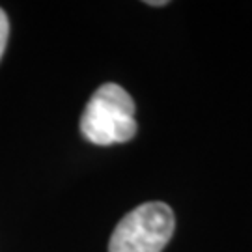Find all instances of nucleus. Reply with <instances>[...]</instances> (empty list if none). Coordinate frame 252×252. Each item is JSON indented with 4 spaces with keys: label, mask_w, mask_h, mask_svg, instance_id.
Masks as SVG:
<instances>
[{
    "label": "nucleus",
    "mask_w": 252,
    "mask_h": 252,
    "mask_svg": "<svg viewBox=\"0 0 252 252\" xmlns=\"http://www.w3.org/2000/svg\"><path fill=\"white\" fill-rule=\"evenodd\" d=\"M81 133L95 146L129 142L136 135L133 97L114 82L99 86L84 107Z\"/></svg>",
    "instance_id": "1"
},
{
    "label": "nucleus",
    "mask_w": 252,
    "mask_h": 252,
    "mask_svg": "<svg viewBox=\"0 0 252 252\" xmlns=\"http://www.w3.org/2000/svg\"><path fill=\"white\" fill-rule=\"evenodd\" d=\"M176 228V217L164 202H146L129 211L114 228L108 252H162Z\"/></svg>",
    "instance_id": "2"
},
{
    "label": "nucleus",
    "mask_w": 252,
    "mask_h": 252,
    "mask_svg": "<svg viewBox=\"0 0 252 252\" xmlns=\"http://www.w3.org/2000/svg\"><path fill=\"white\" fill-rule=\"evenodd\" d=\"M8 37H9V21H8V15L4 13V9L0 8V58H2V54L6 51Z\"/></svg>",
    "instance_id": "3"
},
{
    "label": "nucleus",
    "mask_w": 252,
    "mask_h": 252,
    "mask_svg": "<svg viewBox=\"0 0 252 252\" xmlns=\"http://www.w3.org/2000/svg\"><path fill=\"white\" fill-rule=\"evenodd\" d=\"M148 6H166V2H164V0H159V2H152V0H150Z\"/></svg>",
    "instance_id": "4"
}]
</instances>
